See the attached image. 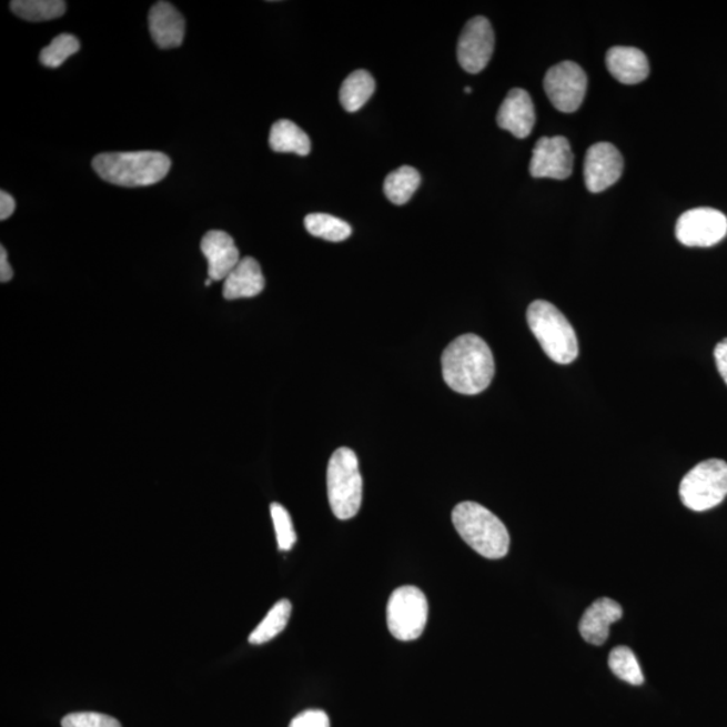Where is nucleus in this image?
Masks as SVG:
<instances>
[{
  "label": "nucleus",
  "mask_w": 727,
  "mask_h": 727,
  "mask_svg": "<svg viewBox=\"0 0 727 727\" xmlns=\"http://www.w3.org/2000/svg\"><path fill=\"white\" fill-rule=\"evenodd\" d=\"M610 672L632 686H642L644 675L637 657L628 647H616L609 655Z\"/></svg>",
  "instance_id": "obj_25"
},
{
  "label": "nucleus",
  "mask_w": 727,
  "mask_h": 727,
  "mask_svg": "<svg viewBox=\"0 0 727 727\" xmlns=\"http://www.w3.org/2000/svg\"><path fill=\"white\" fill-rule=\"evenodd\" d=\"M270 148L275 153H294L301 156L310 154L312 142L305 131L291 120H277L270 131Z\"/></svg>",
  "instance_id": "obj_19"
},
{
  "label": "nucleus",
  "mask_w": 727,
  "mask_h": 727,
  "mask_svg": "<svg viewBox=\"0 0 727 727\" xmlns=\"http://www.w3.org/2000/svg\"><path fill=\"white\" fill-rule=\"evenodd\" d=\"M11 10L29 22H46L65 14L67 3L62 0H14Z\"/></svg>",
  "instance_id": "obj_22"
},
{
  "label": "nucleus",
  "mask_w": 727,
  "mask_h": 727,
  "mask_svg": "<svg viewBox=\"0 0 727 727\" xmlns=\"http://www.w3.org/2000/svg\"><path fill=\"white\" fill-rule=\"evenodd\" d=\"M545 91L556 110L565 113L575 112L584 103L587 75L575 62H561L548 69Z\"/></svg>",
  "instance_id": "obj_8"
},
{
  "label": "nucleus",
  "mask_w": 727,
  "mask_h": 727,
  "mask_svg": "<svg viewBox=\"0 0 727 727\" xmlns=\"http://www.w3.org/2000/svg\"><path fill=\"white\" fill-rule=\"evenodd\" d=\"M290 727H331V719L325 711L306 710L291 720Z\"/></svg>",
  "instance_id": "obj_29"
},
{
  "label": "nucleus",
  "mask_w": 727,
  "mask_h": 727,
  "mask_svg": "<svg viewBox=\"0 0 727 727\" xmlns=\"http://www.w3.org/2000/svg\"><path fill=\"white\" fill-rule=\"evenodd\" d=\"M310 235L324 239L326 242H344L352 235V226L346 221L326 213H312L305 219Z\"/></svg>",
  "instance_id": "obj_24"
},
{
  "label": "nucleus",
  "mask_w": 727,
  "mask_h": 727,
  "mask_svg": "<svg viewBox=\"0 0 727 727\" xmlns=\"http://www.w3.org/2000/svg\"><path fill=\"white\" fill-rule=\"evenodd\" d=\"M574 155L564 137L541 138L531 158L529 173L535 179L566 180L573 173Z\"/></svg>",
  "instance_id": "obj_11"
},
{
  "label": "nucleus",
  "mask_w": 727,
  "mask_h": 727,
  "mask_svg": "<svg viewBox=\"0 0 727 727\" xmlns=\"http://www.w3.org/2000/svg\"><path fill=\"white\" fill-rule=\"evenodd\" d=\"M80 41L71 34L57 36L47 48L42 49L40 61L43 67L55 69L64 64L69 57L78 53Z\"/></svg>",
  "instance_id": "obj_26"
},
{
  "label": "nucleus",
  "mask_w": 727,
  "mask_h": 727,
  "mask_svg": "<svg viewBox=\"0 0 727 727\" xmlns=\"http://www.w3.org/2000/svg\"><path fill=\"white\" fill-rule=\"evenodd\" d=\"M62 727H122L119 720L100 713L69 714L61 723Z\"/></svg>",
  "instance_id": "obj_28"
},
{
  "label": "nucleus",
  "mask_w": 727,
  "mask_h": 727,
  "mask_svg": "<svg viewBox=\"0 0 727 727\" xmlns=\"http://www.w3.org/2000/svg\"><path fill=\"white\" fill-rule=\"evenodd\" d=\"M623 615V608L616 600L599 598L582 616L580 636L592 646H603L608 640L610 625L617 623Z\"/></svg>",
  "instance_id": "obj_15"
},
{
  "label": "nucleus",
  "mask_w": 727,
  "mask_h": 727,
  "mask_svg": "<svg viewBox=\"0 0 727 727\" xmlns=\"http://www.w3.org/2000/svg\"><path fill=\"white\" fill-rule=\"evenodd\" d=\"M495 50V31L485 17H474L460 36L457 57L467 73L476 74L489 64Z\"/></svg>",
  "instance_id": "obj_9"
},
{
  "label": "nucleus",
  "mask_w": 727,
  "mask_h": 727,
  "mask_svg": "<svg viewBox=\"0 0 727 727\" xmlns=\"http://www.w3.org/2000/svg\"><path fill=\"white\" fill-rule=\"evenodd\" d=\"M442 376L453 391L477 395L495 376V359L488 344L476 334L455 339L442 355Z\"/></svg>",
  "instance_id": "obj_1"
},
{
  "label": "nucleus",
  "mask_w": 727,
  "mask_h": 727,
  "mask_svg": "<svg viewBox=\"0 0 727 727\" xmlns=\"http://www.w3.org/2000/svg\"><path fill=\"white\" fill-rule=\"evenodd\" d=\"M624 172V158L612 143H596L585 158V183L592 193H600L615 185Z\"/></svg>",
  "instance_id": "obj_12"
},
{
  "label": "nucleus",
  "mask_w": 727,
  "mask_h": 727,
  "mask_svg": "<svg viewBox=\"0 0 727 727\" xmlns=\"http://www.w3.org/2000/svg\"><path fill=\"white\" fill-rule=\"evenodd\" d=\"M291 609L293 608H291L289 599H281L280 603H276L267 613V616L262 619V623L252 630L249 642L259 646V644L273 640L287 627Z\"/></svg>",
  "instance_id": "obj_23"
},
{
  "label": "nucleus",
  "mask_w": 727,
  "mask_h": 727,
  "mask_svg": "<svg viewBox=\"0 0 727 727\" xmlns=\"http://www.w3.org/2000/svg\"><path fill=\"white\" fill-rule=\"evenodd\" d=\"M714 357H716V364L719 372V375L723 376L725 383L727 384V339L720 341L714 351Z\"/></svg>",
  "instance_id": "obj_30"
},
{
  "label": "nucleus",
  "mask_w": 727,
  "mask_h": 727,
  "mask_svg": "<svg viewBox=\"0 0 727 727\" xmlns=\"http://www.w3.org/2000/svg\"><path fill=\"white\" fill-rule=\"evenodd\" d=\"M12 269L8 261V251L4 246H0V282L6 283L12 280Z\"/></svg>",
  "instance_id": "obj_32"
},
{
  "label": "nucleus",
  "mask_w": 727,
  "mask_h": 727,
  "mask_svg": "<svg viewBox=\"0 0 727 727\" xmlns=\"http://www.w3.org/2000/svg\"><path fill=\"white\" fill-rule=\"evenodd\" d=\"M531 332L546 355L558 364H572L578 357L579 346L571 322L553 303L535 301L527 310Z\"/></svg>",
  "instance_id": "obj_4"
},
{
  "label": "nucleus",
  "mask_w": 727,
  "mask_h": 727,
  "mask_svg": "<svg viewBox=\"0 0 727 727\" xmlns=\"http://www.w3.org/2000/svg\"><path fill=\"white\" fill-rule=\"evenodd\" d=\"M170 166V158L158 151L104 153L92 161V168L101 180L124 188L155 185L168 175Z\"/></svg>",
  "instance_id": "obj_2"
},
{
  "label": "nucleus",
  "mask_w": 727,
  "mask_h": 727,
  "mask_svg": "<svg viewBox=\"0 0 727 727\" xmlns=\"http://www.w3.org/2000/svg\"><path fill=\"white\" fill-rule=\"evenodd\" d=\"M16 211V200L8 192H0V220L4 221L12 216Z\"/></svg>",
  "instance_id": "obj_31"
},
{
  "label": "nucleus",
  "mask_w": 727,
  "mask_h": 727,
  "mask_svg": "<svg viewBox=\"0 0 727 727\" xmlns=\"http://www.w3.org/2000/svg\"><path fill=\"white\" fill-rule=\"evenodd\" d=\"M455 529L474 552L488 559H502L508 554L507 527L495 514L477 503H461L453 509Z\"/></svg>",
  "instance_id": "obj_3"
},
{
  "label": "nucleus",
  "mask_w": 727,
  "mask_h": 727,
  "mask_svg": "<svg viewBox=\"0 0 727 727\" xmlns=\"http://www.w3.org/2000/svg\"><path fill=\"white\" fill-rule=\"evenodd\" d=\"M270 511L275 527L277 546H280L281 552H290L296 543V534L289 511L277 503L271 504Z\"/></svg>",
  "instance_id": "obj_27"
},
{
  "label": "nucleus",
  "mask_w": 727,
  "mask_h": 727,
  "mask_svg": "<svg viewBox=\"0 0 727 727\" xmlns=\"http://www.w3.org/2000/svg\"><path fill=\"white\" fill-rule=\"evenodd\" d=\"M212 283L213 281L211 280V277H208V280L205 281V286H211Z\"/></svg>",
  "instance_id": "obj_33"
},
{
  "label": "nucleus",
  "mask_w": 727,
  "mask_h": 727,
  "mask_svg": "<svg viewBox=\"0 0 727 727\" xmlns=\"http://www.w3.org/2000/svg\"><path fill=\"white\" fill-rule=\"evenodd\" d=\"M265 286L261 264L256 259L246 256L239 262L224 281L223 294L228 301L254 299Z\"/></svg>",
  "instance_id": "obj_18"
},
{
  "label": "nucleus",
  "mask_w": 727,
  "mask_h": 727,
  "mask_svg": "<svg viewBox=\"0 0 727 727\" xmlns=\"http://www.w3.org/2000/svg\"><path fill=\"white\" fill-rule=\"evenodd\" d=\"M376 82L372 78L370 72L364 71V69H359V71L352 72L344 80L343 85L340 88V101L341 105L344 107V110L347 112H356L362 110L372 98V94L375 93Z\"/></svg>",
  "instance_id": "obj_20"
},
{
  "label": "nucleus",
  "mask_w": 727,
  "mask_h": 727,
  "mask_svg": "<svg viewBox=\"0 0 727 727\" xmlns=\"http://www.w3.org/2000/svg\"><path fill=\"white\" fill-rule=\"evenodd\" d=\"M428 603L425 594L415 586H402L391 594L387 624L391 635L401 642L420 638L426 628Z\"/></svg>",
  "instance_id": "obj_7"
},
{
  "label": "nucleus",
  "mask_w": 727,
  "mask_h": 727,
  "mask_svg": "<svg viewBox=\"0 0 727 727\" xmlns=\"http://www.w3.org/2000/svg\"><path fill=\"white\" fill-rule=\"evenodd\" d=\"M536 122L534 101L522 88L511 90L497 112L498 128L524 139L533 132Z\"/></svg>",
  "instance_id": "obj_13"
},
{
  "label": "nucleus",
  "mask_w": 727,
  "mask_h": 727,
  "mask_svg": "<svg viewBox=\"0 0 727 727\" xmlns=\"http://www.w3.org/2000/svg\"><path fill=\"white\" fill-rule=\"evenodd\" d=\"M606 67L617 81L623 84L635 85L649 75L647 55L640 49L629 47H615L606 53Z\"/></svg>",
  "instance_id": "obj_17"
},
{
  "label": "nucleus",
  "mask_w": 727,
  "mask_h": 727,
  "mask_svg": "<svg viewBox=\"0 0 727 727\" xmlns=\"http://www.w3.org/2000/svg\"><path fill=\"white\" fill-rule=\"evenodd\" d=\"M727 235V218L713 208L683 213L676 223V239L687 246L716 245Z\"/></svg>",
  "instance_id": "obj_10"
},
{
  "label": "nucleus",
  "mask_w": 727,
  "mask_h": 727,
  "mask_svg": "<svg viewBox=\"0 0 727 727\" xmlns=\"http://www.w3.org/2000/svg\"><path fill=\"white\" fill-rule=\"evenodd\" d=\"M679 495L688 509L705 512L716 508L727 496V464L706 460L681 479Z\"/></svg>",
  "instance_id": "obj_6"
},
{
  "label": "nucleus",
  "mask_w": 727,
  "mask_h": 727,
  "mask_svg": "<svg viewBox=\"0 0 727 727\" xmlns=\"http://www.w3.org/2000/svg\"><path fill=\"white\" fill-rule=\"evenodd\" d=\"M421 174L418 170L411 166H402L394 170L384 181V193L395 205H404L418 191Z\"/></svg>",
  "instance_id": "obj_21"
},
{
  "label": "nucleus",
  "mask_w": 727,
  "mask_h": 727,
  "mask_svg": "<svg viewBox=\"0 0 727 727\" xmlns=\"http://www.w3.org/2000/svg\"><path fill=\"white\" fill-rule=\"evenodd\" d=\"M327 497L340 521L355 517L363 502V477L355 452L340 447L327 465Z\"/></svg>",
  "instance_id": "obj_5"
},
{
  "label": "nucleus",
  "mask_w": 727,
  "mask_h": 727,
  "mask_svg": "<svg viewBox=\"0 0 727 727\" xmlns=\"http://www.w3.org/2000/svg\"><path fill=\"white\" fill-rule=\"evenodd\" d=\"M208 261V275L213 282L225 281L240 261V252L232 236L224 231H210L201 242Z\"/></svg>",
  "instance_id": "obj_14"
},
{
  "label": "nucleus",
  "mask_w": 727,
  "mask_h": 727,
  "mask_svg": "<svg viewBox=\"0 0 727 727\" xmlns=\"http://www.w3.org/2000/svg\"><path fill=\"white\" fill-rule=\"evenodd\" d=\"M150 34L161 49L180 48L185 37V19L173 4L158 2L149 12Z\"/></svg>",
  "instance_id": "obj_16"
},
{
  "label": "nucleus",
  "mask_w": 727,
  "mask_h": 727,
  "mask_svg": "<svg viewBox=\"0 0 727 727\" xmlns=\"http://www.w3.org/2000/svg\"><path fill=\"white\" fill-rule=\"evenodd\" d=\"M465 93H472V88H471V87H466V88H465Z\"/></svg>",
  "instance_id": "obj_34"
}]
</instances>
